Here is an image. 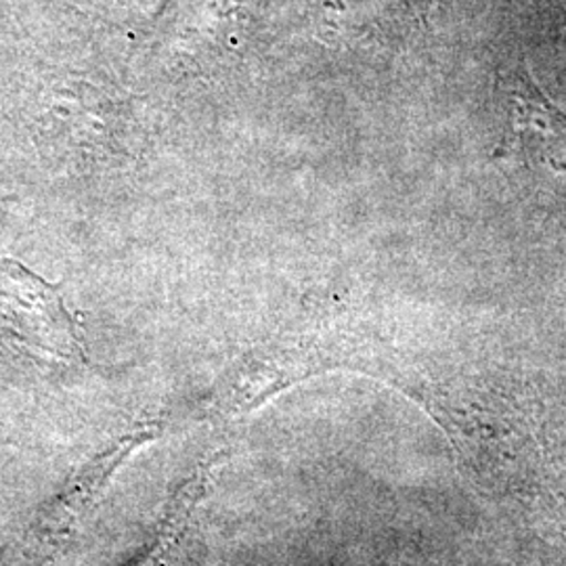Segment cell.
<instances>
[{"label":"cell","mask_w":566,"mask_h":566,"mask_svg":"<svg viewBox=\"0 0 566 566\" xmlns=\"http://www.w3.org/2000/svg\"><path fill=\"white\" fill-rule=\"evenodd\" d=\"M145 441V434L128 437L120 441L118 446L112 447L109 451L102 453L95 462L86 465L76 481L70 486H65L63 495L51 506L46 521H44V537L61 539L67 535L74 526L81 523L84 514L93 507V502L102 495L107 486V481L116 474L124 460L142 446Z\"/></svg>","instance_id":"2"},{"label":"cell","mask_w":566,"mask_h":566,"mask_svg":"<svg viewBox=\"0 0 566 566\" xmlns=\"http://www.w3.org/2000/svg\"><path fill=\"white\" fill-rule=\"evenodd\" d=\"M0 324L34 355L82 359L81 336L60 290L13 259L0 261Z\"/></svg>","instance_id":"1"}]
</instances>
